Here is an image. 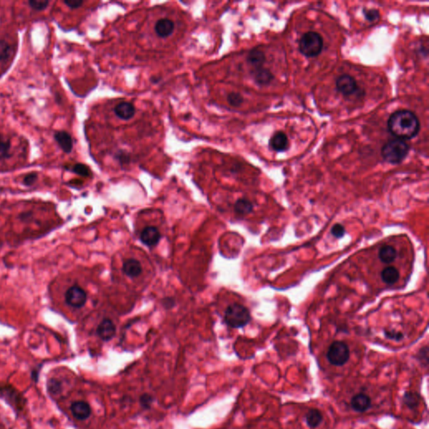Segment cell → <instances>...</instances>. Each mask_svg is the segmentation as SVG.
<instances>
[{"mask_svg":"<svg viewBox=\"0 0 429 429\" xmlns=\"http://www.w3.org/2000/svg\"><path fill=\"white\" fill-rule=\"evenodd\" d=\"M387 128L396 138L406 140L416 137L420 130V122L409 110H398L390 116Z\"/></svg>","mask_w":429,"mask_h":429,"instance_id":"1","label":"cell"},{"mask_svg":"<svg viewBox=\"0 0 429 429\" xmlns=\"http://www.w3.org/2000/svg\"><path fill=\"white\" fill-rule=\"evenodd\" d=\"M410 147L405 140L395 138L385 144L381 148V156L386 162L397 165L408 156Z\"/></svg>","mask_w":429,"mask_h":429,"instance_id":"2","label":"cell"},{"mask_svg":"<svg viewBox=\"0 0 429 429\" xmlns=\"http://www.w3.org/2000/svg\"><path fill=\"white\" fill-rule=\"evenodd\" d=\"M224 320L226 325L231 328H242L251 320V314L245 306L235 303L227 307Z\"/></svg>","mask_w":429,"mask_h":429,"instance_id":"3","label":"cell"},{"mask_svg":"<svg viewBox=\"0 0 429 429\" xmlns=\"http://www.w3.org/2000/svg\"><path fill=\"white\" fill-rule=\"evenodd\" d=\"M323 46V38L319 33L314 31H309L303 34L298 43V49L301 54L309 58L318 56L321 53Z\"/></svg>","mask_w":429,"mask_h":429,"instance_id":"4","label":"cell"},{"mask_svg":"<svg viewBox=\"0 0 429 429\" xmlns=\"http://www.w3.org/2000/svg\"><path fill=\"white\" fill-rule=\"evenodd\" d=\"M350 352L349 346L344 341H334L329 347L326 358L329 363L334 366H342L349 361Z\"/></svg>","mask_w":429,"mask_h":429,"instance_id":"5","label":"cell"},{"mask_svg":"<svg viewBox=\"0 0 429 429\" xmlns=\"http://www.w3.org/2000/svg\"><path fill=\"white\" fill-rule=\"evenodd\" d=\"M88 296L86 292L77 284L68 287L64 293V302L72 310H81L86 304Z\"/></svg>","mask_w":429,"mask_h":429,"instance_id":"6","label":"cell"},{"mask_svg":"<svg viewBox=\"0 0 429 429\" xmlns=\"http://www.w3.org/2000/svg\"><path fill=\"white\" fill-rule=\"evenodd\" d=\"M335 86H336L338 92L346 98H349V97H351L355 94L356 95L361 91L358 84L356 82V79L349 75H346V74L338 77L336 82H335Z\"/></svg>","mask_w":429,"mask_h":429,"instance_id":"7","label":"cell"},{"mask_svg":"<svg viewBox=\"0 0 429 429\" xmlns=\"http://www.w3.org/2000/svg\"><path fill=\"white\" fill-rule=\"evenodd\" d=\"M175 31V22L169 18H160L154 25V31L157 36L167 39L174 34Z\"/></svg>","mask_w":429,"mask_h":429,"instance_id":"8","label":"cell"},{"mask_svg":"<svg viewBox=\"0 0 429 429\" xmlns=\"http://www.w3.org/2000/svg\"><path fill=\"white\" fill-rule=\"evenodd\" d=\"M114 114L119 119L128 121L134 116L136 107L130 101H118L114 107Z\"/></svg>","mask_w":429,"mask_h":429,"instance_id":"9","label":"cell"},{"mask_svg":"<svg viewBox=\"0 0 429 429\" xmlns=\"http://www.w3.org/2000/svg\"><path fill=\"white\" fill-rule=\"evenodd\" d=\"M350 407L357 412H365L371 408V399L365 393H357L350 400Z\"/></svg>","mask_w":429,"mask_h":429,"instance_id":"10","label":"cell"},{"mask_svg":"<svg viewBox=\"0 0 429 429\" xmlns=\"http://www.w3.org/2000/svg\"><path fill=\"white\" fill-rule=\"evenodd\" d=\"M116 334V325L111 319H105L97 328V334L103 341H109Z\"/></svg>","mask_w":429,"mask_h":429,"instance_id":"11","label":"cell"},{"mask_svg":"<svg viewBox=\"0 0 429 429\" xmlns=\"http://www.w3.org/2000/svg\"><path fill=\"white\" fill-rule=\"evenodd\" d=\"M161 234L156 227H148L144 228L140 234V240L144 245L153 248L160 242Z\"/></svg>","mask_w":429,"mask_h":429,"instance_id":"12","label":"cell"},{"mask_svg":"<svg viewBox=\"0 0 429 429\" xmlns=\"http://www.w3.org/2000/svg\"><path fill=\"white\" fill-rule=\"evenodd\" d=\"M54 138L64 153H71L73 149V139L71 134L64 130L54 132Z\"/></svg>","mask_w":429,"mask_h":429,"instance_id":"13","label":"cell"},{"mask_svg":"<svg viewBox=\"0 0 429 429\" xmlns=\"http://www.w3.org/2000/svg\"><path fill=\"white\" fill-rule=\"evenodd\" d=\"M71 413L78 420H86L92 413V409L90 405L83 401H77L71 404Z\"/></svg>","mask_w":429,"mask_h":429,"instance_id":"14","label":"cell"},{"mask_svg":"<svg viewBox=\"0 0 429 429\" xmlns=\"http://www.w3.org/2000/svg\"><path fill=\"white\" fill-rule=\"evenodd\" d=\"M123 273L126 276L131 278V279H136L138 277L141 275L143 273V267L141 264L136 259L130 258L124 262L122 267Z\"/></svg>","mask_w":429,"mask_h":429,"instance_id":"15","label":"cell"},{"mask_svg":"<svg viewBox=\"0 0 429 429\" xmlns=\"http://www.w3.org/2000/svg\"><path fill=\"white\" fill-rule=\"evenodd\" d=\"M269 146L276 152H284L288 148V138L283 132H277L270 138Z\"/></svg>","mask_w":429,"mask_h":429,"instance_id":"16","label":"cell"},{"mask_svg":"<svg viewBox=\"0 0 429 429\" xmlns=\"http://www.w3.org/2000/svg\"><path fill=\"white\" fill-rule=\"evenodd\" d=\"M251 75L253 77L255 82L262 86L269 85L274 78V76L271 71L264 67L253 69V71H251Z\"/></svg>","mask_w":429,"mask_h":429,"instance_id":"17","label":"cell"},{"mask_svg":"<svg viewBox=\"0 0 429 429\" xmlns=\"http://www.w3.org/2000/svg\"><path fill=\"white\" fill-rule=\"evenodd\" d=\"M324 420V416L317 408H311L305 415V422L310 429H317Z\"/></svg>","mask_w":429,"mask_h":429,"instance_id":"18","label":"cell"},{"mask_svg":"<svg viewBox=\"0 0 429 429\" xmlns=\"http://www.w3.org/2000/svg\"><path fill=\"white\" fill-rule=\"evenodd\" d=\"M247 61L254 69L264 67V63L266 62V56L261 50L252 49L249 51Z\"/></svg>","mask_w":429,"mask_h":429,"instance_id":"19","label":"cell"},{"mask_svg":"<svg viewBox=\"0 0 429 429\" xmlns=\"http://www.w3.org/2000/svg\"><path fill=\"white\" fill-rule=\"evenodd\" d=\"M422 396L420 394H418L415 392H406L402 396V403L407 407V408L414 410L416 408H418V406L420 405Z\"/></svg>","mask_w":429,"mask_h":429,"instance_id":"20","label":"cell"},{"mask_svg":"<svg viewBox=\"0 0 429 429\" xmlns=\"http://www.w3.org/2000/svg\"><path fill=\"white\" fill-rule=\"evenodd\" d=\"M380 276L385 283L392 285L397 282V280L400 278V273L396 267H387L382 270Z\"/></svg>","mask_w":429,"mask_h":429,"instance_id":"21","label":"cell"},{"mask_svg":"<svg viewBox=\"0 0 429 429\" xmlns=\"http://www.w3.org/2000/svg\"><path fill=\"white\" fill-rule=\"evenodd\" d=\"M379 258L383 264H392L395 261L396 257V251L392 246L386 245L382 247L379 251Z\"/></svg>","mask_w":429,"mask_h":429,"instance_id":"22","label":"cell"},{"mask_svg":"<svg viewBox=\"0 0 429 429\" xmlns=\"http://www.w3.org/2000/svg\"><path fill=\"white\" fill-rule=\"evenodd\" d=\"M234 210L237 214L245 215L249 214L253 210V205L247 199H239L236 200L234 206Z\"/></svg>","mask_w":429,"mask_h":429,"instance_id":"23","label":"cell"},{"mask_svg":"<svg viewBox=\"0 0 429 429\" xmlns=\"http://www.w3.org/2000/svg\"><path fill=\"white\" fill-rule=\"evenodd\" d=\"M11 142L0 133V160H8L12 157Z\"/></svg>","mask_w":429,"mask_h":429,"instance_id":"24","label":"cell"},{"mask_svg":"<svg viewBox=\"0 0 429 429\" xmlns=\"http://www.w3.org/2000/svg\"><path fill=\"white\" fill-rule=\"evenodd\" d=\"M13 49L6 40H0V62H8L12 55Z\"/></svg>","mask_w":429,"mask_h":429,"instance_id":"25","label":"cell"},{"mask_svg":"<svg viewBox=\"0 0 429 429\" xmlns=\"http://www.w3.org/2000/svg\"><path fill=\"white\" fill-rule=\"evenodd\" d=\"M227 101L233 107H239L244 102V99L238 92H231L228 94Z\"/></svg>","mask_w":429,"mask_h":429,"instance_id":"26","label":"cell"},{"mask_svg":"<svg viewBox=\"0 0 429 429\" xmlns=\"http://www.w3.org/2000/svg\"><path fill=\"white\" fill-rule=\"evenodd\" d=\"M50 3V2L48 0H30L28 4L34 11H44L48 8Z\"/></svg>","mask_w":429,"mask_h":429,"instance_id":"27","label":"cell"},{"mask_svg":"<svg viewBox=\"0 0 429 429\" xmlns=\"http://www.w3.org/2000/svg\"><path fill=\"white\" fill-rule=\"evenodd\" d=\"M416 358H417V362H419L421 365L424 366V367H428L429 362V346H426L421 348L420 350L418 351L417 356H416Z\"/></svg>","mask_w":429,"mask_h":429,"instance_id":"28","label":"cell"},{"mask_svg":"<svg viewBox=\"0 0 429 429\" xmlns=\"http://www.w3.org/2000/svg\"><path fill=\"white\" fill-rule=\"evenodd\" d=\"M71 171L83 177H88L91 175L89 168L83 164H76L75 165L72 166Z\"/></svg>","mask_w":429,"mask_h":429,"instance_id":"29","label":"cell"},{"mask_svg":"<svg viewBox=\"0 0 429 429\" xmlns=\"http://www.w3.org/2000/svg\"><path fill=\"white\" fill-rule=\"evenodd\" d=\"M384 335L386 339L394 340L396 342H400L404 339V334L400 331L395 330H388L384 331Z\"/></svg>","mask_w":429,"mask_h":429,"instance_id":"30","label":"cell"},{"mask_svg":"<svg viewBox=\"0 0 429 429\" xmlns=\"http://www.w3.org/2000/svg\"><path fill=\"white\" fill-rule=\"evenodd\" d=\"M363 13L366 20L369 22L377 21L380 18V12L377 9H364Z\"/></svg>","mask_w":429,"mask_h":429,"instance_id":"31","label":"cell"},{"mask_svg":"<svg viewBox=\"0 0 429 429\" xmlns=\"http://www.w3.org/2000/svg\"><path fill=\"white\" fill-rule=\"evenodd\" d=\"M345 233H346V229L341 224H335L334 227L331 228V234L336 238L343 237L345 236Z\"/></svg>","mask_w":429,"mask_h":429,"instance_id":"32","label":"cell"},{"mask_svg":"<svg viewBox=\"0 0 429 429\" xmlns=\"http://www.w3.org/2000/svg\"><path fill=\"white\" fill-rule=\"evenodd\" d=\"M48 389L52 394H57L61 392L62 389V385L60 383V381L55 380V379H51L48 382Z\"/></svg>","mask_w":429,"mask_h":429,"instance_id":"33","label":"cell"},{"mask_svg":"<svg viewBox=\"0 0 429 429\" xmlns=\"http://www.w3.org/2000/svg\"><path fill=\"white\" fill-rule=\"evenodd\" d=\"M37 180H38V174L32 172L25 175V178L23 180V184L26 186H31L36 182Z\"/></svg>","mask_w":429,"mask_h":429,"instance_id":"34","label":"cell"},{"mask_svg":"<svg viewBox=\"0 0 429 429\" xmlns=\"http://www.w3.org/2000/svg\"><path fill=\"white\" fill-rule=\"evenodd\" d=\"M153 396L149 395V394H144L140 397V403H141L142 407L144 408H150L151 404L153 403Z\"/></svg>","mask_w":429,"mask_h":429,"instance_id":"35","label":"cell"},{"mask_svg":"<svg viewBox=\"0 0 429 429\" xmlns=\"http://www.w3.org/2000/svg\"><path fill=\"white\" fill-rule=\"evenodd\" d=\"M64 3L70 9H76L80 8L84 2L82 0H65Z\"/></svg>","mask_w":429,"mask_h":429,"instance_id":"36","label":"cell"},{"mask_svg":"<svg viewBox=\"0 0 429 429\" xmlns=\"http://www.w3.org/2000/svg\"><path fill=\"white\" fill-rule=\"evenodd\" d=\"M163 306L165 307L167 310H170L172 308H174L175 305V300L173 297H165L162 300Z\"/></svg>","mask_w":429,"mask_h":429,"instance_id":"37","label":"cell"},{"mask_svg":"<svg viewBox=\"0 0 429 429\" xmlns=\"http://www.w3.org/2000/svg\"><path fill=\"white\" fill-rule=\"evenodd\" d=\"M55 101H56V102H58L59 104H60V103H61V102H62V97H61V95H60V94H58V93H57V94H55Z\"/></svg>","mask_w":429,"mask_h":429,"instance_id":"38","label":"cell"}]
</instances>
